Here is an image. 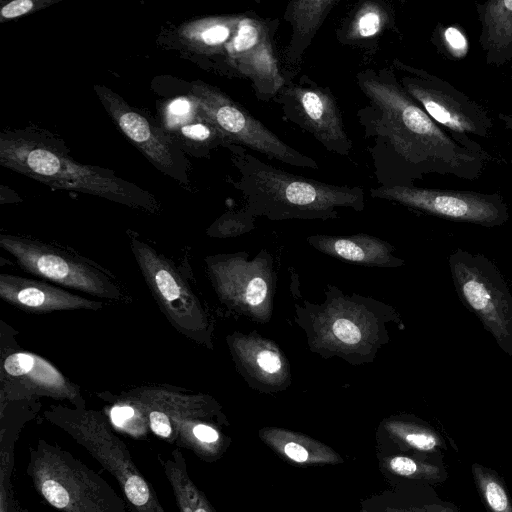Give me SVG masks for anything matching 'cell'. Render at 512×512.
Segmentation results:
<instances>
[{"mask_svg": "<svg viewBox=\"0 0 512 512\" xmlns=\"http://www.w3.org/2000/svg\"><path fill=\"white\" fill-rule=\"evenodd\" d=\"M3 368L9 376L24 380L32 393L67 399L75 407L84 406L78 387L40 356L26 352L10 354L5 358Z\"/></svg>", "mask_w": 512, "mask_h": 512, "instance_id": "ffe728a7", "label": "cell"}, {"mask_svg": "<svg viewBox=\"0 0 512 512\" xmlns=\"http://www.w3.org/2000/svg\"><path fill=\"white\" fill-rule=\"evenodd\" d=\"M307 242L316 250L342 261L367 267L398 268L404 260L394 255V247L368 234L350 236L311 235Z\"/></svg>", "mask_w": 512, "mask_h": 512, "instance_id": "d6986e66", "label": "cell"}, {"mask_svg": "<svg viewBox=\"0 0 512 512\" xmlns=\"http://www.w3.org/2000/svg\"><path fill=\"white\" fill-rule=\"evenodd\" d=\"M434 485L399 480L393 490L381 495L380 504H365L362 512H462L457 505L442 499Z\"/></svg>", "mask_w": 512, "mask_h": 512, "instance_id": "cb8c5ba5", "label": "cell"}, {"mask_svg": "<svg viewBox=\"0 0 512 512\" xmlns=\"http://www.w3.org/2000/svg\"><path fill=\"white\" fill-rule=\"evenodd\" d=\"M284 118L306 131L328 152L348 156L352 150L340 107L332 91L307 76L286 81L274 96Z\"/></svg>", "mask_w": 512, "mask_h": 512, "instance_id": "9a60e30c", "label": "cell"}, {"mask_svg": "<svg viewBox=\"0 0 512 512\" xmlns=\"http://www.w3.org/2000/svg\"><path fill=\"white\" fill-rule=\"evenodd\" d=\"M35 5L36 2L31 0H14L2 7L1 17L4 19H11L25 15L32 11Z\"/></svg>", "mask_w": 512, "mask_h": 512, "instance_id": "e575fe53", "label": "cell"}, {"mask_svg": "<svg viewBox=\"0 0 512 512\" xmlns=\"http://www.w3.org/2000/svg\"><path fill=\"white\" fill-rule=\"evenodd\" d=\"M272 34L266 22L242 16L231 45L233 68L251 80L261 99L274 98L286 82L273 51Z\"/></svg>", "mask_w": 512, "mask_h": 512, "instance_id": "2e32d148", "label": "cell"}, {"mask_svg": "<svg viewBox=\"0 0 512 512\" xmlns=\"http://www.w3.org/2000/svg\"><path fill=\"white\" fill-rule=\"evenodd\" d=\"M0 297L15 308L35 314L99 310L104 305L55 285L4 273L0 274Z\"/></svg>", "mask_w": 512, "mask_h": 512, "instance_id": "ac0fdd59", "label": "cell"}, {"mask_svg": "<svg viewBox=\"0 0 512 512\" xmlns=\"http://www.w3.org/2000/svg\"><path fill=\"white\" fill-rule=\"evenodd\" d=\"M392 9L382 1L361 2L337 30L338 41L356 47H372L393 25Z\"/></svg>", "mask_w": 512, "mask_h": 512, "instance_id": "484cf974", "label": "cell"}, {"mask_svg": "<svg viewBox=\"0 0 512 512\" xmlns=\"http://www.w3.org/2000/svg\"><path fill=\"white\" fill-rule=\"evenodd\" d=\"M193 107L190 100L178 98L172 101L167 108L168 123L174 126L192 116Z\"/></svg>", "mask_w": 512, "mask_h": 512, "instance_id": "836d02e7", "label": "cell"}, {"mask_svg": "<svg viewBox=\"0 0 512 512\" xmlns=\"http://www.w3.org/2000/svg\"><path fill=\"white\" fill-rule=\"evenodd\" d=\"M96 90L124 134L162 169L173 168L174 163L167 143L156 134L148 121L105 88L97 87Z\"/></svg>", "mask_w": 512, "mask_h": 512, "instance_id": "7402d4cb", "label": "cell"}, {"mask_svg": "<svg viewBox=\"0 0 512 512\" xmlns=\"http://www.w3.org/2000/svg\"><path fill=\"white\" fill-rule=\"evenodd\" d=\"M205 263L211 284L227 308L256 321L269 320L276 274L268 252L252 260L247 252L219 254L207 257Z\"/></svg>", "mask_w": 512, "mask_h": 512, "instance_id": "7c38bea8", "label": "cell"}, {"mask_svg": "<svg viewBox=\"0 0 512 512\" xmlns=\"http://www.w3.org/2000/svg\"><path fill=\"white\" fill-rule=\"evenodd\" d=\"M254 219L255 217L245 209L229 214L215 223L216 228H214L213 235L228 237L249 232L254 228Z\"/></svg>", "mask_w": 512, "mask_h": 512, "instance_id": "1f68e13d", "label": "cell"}, {"mask_svg": "<svg viewBox=\"0 0 512 512\" xmlns=\"http://www.w3.org/2000/svg\"><path fill=\"white\" fill-rule=\"evenodd\" d=\"M227 343L239 374L251 388L271 393L290 386V366L276 343L256 331L235 332L227 336Z\"/></svg>", "mask_w": 512, "mask_h": 512, "instance_id": "e0dca14e", "label": "cell"}, {"mask_svg": "<svg viewBox=\"0 0 512 512\" xmlns=\"http://www.w3.org/2000/svg\"><path fill=\"white\" fill-rule=\"evenodd\" d=\"M381 467L397 480L426 482L432 485L445 482L448 470L443 455H428L411 452L385 456Z\"/></svg>", "mask_w": 512, "mask_h": 512, "instance_id": "f1b7e54d", "label": "cell"}, {"mask_svg": "<svg viewBox=\"0 0 512 512\" xmlns=\"http://www.w3.org/2000/svg\"><path fill=\"white\" fill-rule=\"evenodd\" d=\"M240 173L236 187L243 194L245 210L269 220H328L339 209L361 212L365 193L361 187L339 186L309 179L279 169L230 144Z\"/></svg>", "mask_w": 512, "mask_h": 512, "instance_id": "7a4b0ae2", "label": "cell"}, {"mask_svg": "<svg viewBox=\"0 0 512 512\" xmlns=\"http://www.w3.org/2000/svg\"><path fill=\"white\" fill-rule=\"evenodd\" d=\"M0 246L30 274L103 300L131 301L109 270L76 252L12 235H1Z\"/></svg>", "mask_w": 512, "mask_h": 512, "instance_id": "9c48e42d", "label": "cell"}, {"mask_svg": "<svg viewBox=\"0 0 512 512\" xmlns=\"http://www.w3.org/2000/svg\"><path fill=\"white\" fill-rule=\"evenodd\" d=\"M0 160L3 166L53 187L92 193L129 205L151 207L136 197L135 190H130L122 180L76 163L36 140L23 136H2Z\"/></svg>", "mask_w": 512, "mask_h": 512, "instance_id": "52a82bcc", "label": "cell"}, {"mask_svg": "<svg viewBox=\"0 0 512 512\" xmlns=\"http://www.w3.org/2000/svg\"><path fill=\"white\" fill-rule=\"evenodd\" d=\"M448 266L462 304L512 358V294L498 267L483 254L461 248L448 256Z\"/></svg>", "mask_w": 512, "mask_h": 512, "instance_id": "30bf717a", "label": "cell"}, {"mask_svg": "<svg viewBox=\"0 0 512 512\" xmlns=\"http://www.w3.org/2000/svg\"><path fill=\"white\" fill-rule=\"evenodd\" d=\"M26 474L37 493L62 512H130L104 478L57 444L39 439L30 447Z\"/></svg>", "mask_w": 512, "mask_h": 512, "instance_id": "277c9868", "label": "cell"}, {"mask_svg": "<svg viewBox=\"0 0 512 512\" xmlns=\"http://www.w3.org/2000/svg\"><path fill=\"white\" fill-rule=\"evenodd\" d=\"M131 251L152 297L181 334L212 349L213 323L184 274L161 252L130 236Z\"/></svg>", "mask_w": 512, "mask_h": 512, "instance_id": "8fae6325", "label": "cell"}, {"mask_svg": "<svg viewBox=\"0 0 512 512\" xmlns=\"http://www.w3.org/2000/svg\"><path fill=\"white\" fill-rule=\"evenodd\" d=\"M471 472L479 495L489 512H512V499L497 471L473 463Z\"/></svg>", "mask_w": 512, "mask_h": 512, "instance_id": "f546056e", "label": "cell"}, {"mask_svg": "<svg viewBox=\"0 0 512 512\" xmlns=\"http://www.w3.org/2000/svg\"><path fill=\"white\" fill-rule=\"evenodd\" d=\"M159 461L179 512H216L205 493L190 478L186 459L179 448L173 449L168 458L159 457Z\"/></svg>", "mask_w": 512, "mask_h": 512, "instance_id": "83f0119b", "label": "cell"}, {"mask_svg": "<svg viewBox=\"0 0 512 512\" xmlns=\"http://www.w3.org/2000/svg\"><path fill=\"white\" fill-rule=\"evenodd\" d=\"M356 84L366 99L356 112L379 187H413L427 175L479 178L487 158L471 152L405 92L391 67L365 69Z\"/></svg>", "mask_w": 512, "mask_h": 512, "instance_id": "6da1fadb", "label": "cell"}, {"mask_svg": "<svg viewBox=\"0 0 512 512\" xmlns=\"http://www.w3.org/2000/svg\"><path fill=\"white\" fill-rule=\"evenodd\" d=\"M9 512H15V511H14V507H13V508L11 509V511H9Z\"/></svg>", "mask_w": 512, "mask_h": 512, "instance_id": "8d00e7d4", "label": "cell"}, {"mask_svg": "<svg viewBox=\"0 0 512 512\" xmlns=\"http://www.w3.org/2000/svg\"><path fill=\"white\" fill-rule=\"evenodd\" d=\"M498 118L505 129L512 134V114L498 113Z\"/></svg>", "mask_w": 512, "mask_h": 512, "instance_id": "d590c367", "label": "cell"}, {"mask_svg": "<svg viewBox=\"0 0 512 512\" xmlns=\"http://www.w3.org/2000/svg\"><path fill=\"white\" fill-rule=\"evenodd\" d=\"M391 68L405 92L462 146L488 158L470 135L488 138L493 121L488 111L448 81L428 71L393 59Z\"/></svg>", "mask_w": 512, "mask_h": 512, "instance_id": "ba28073f", "label": "cell"}, {"mask_svg": "<svg viewBox=\"0 0 512 512\" xmlns=\"http://www.w3.org/2000/svg\"><path fill=\"white\" fill-rule=\"evenodd\" d=\"M432 41L441 53L452 60L463 59L469 49L466 34L457 25L437 26Z\"/></svg>", "mask_w": 512, "mask_h": 512, "instance_id": "4dcf8cb0", "label": "cell"}, {"mask_svg": "<svg viewBox=\"0 0 512 512\" xmlns=\"http://www.w3.org/2000/svg\"><path fill=\"white\" fill-rule=\"evenodd\" d=\"M118 404L133 409L124 425L147 424L158 437L193 452L203 460V435L208 425L227 424L220 405L207 395H188L168 387H140L124 393Z\"/></svg>", "mask_w": 512, "mask_h": 512, "instance_id": "8992f818", "label": "cell"}, {"mask_svg": "<svg viewBox=\"0 0 512 512\" xmlns=\"http://www.w3.org/2000/svg\"><path fill=\"white\" fill-rule=\"evenodd\" d=\"M193 98L206 121L233 144L246 146L272 160L297 168L318 169L317 161L294 149L220 90L198 85Z\"/></svg>", "mask_w": 512, "mask_h": 512, "instance_id": "4fadbf2b", "label": "cell"}, {"mask_svg": "<svg viewBox=\"0 0 512 512\" xmlns=\"http://www.w3.org/2000/svg\"><path fill=\"white\" fill-rule=\"evenodd\" d=\"M260 439L278 455L299 465H326L343 462L331 447L304 434L278 427H264Z\"/></svg>", "mask_w": 512, "mask_h": 512, "instance_id": "603a6c76", "label": "cell"}, {"mask_svg": "<svg viewBox=\"0 0 512 512\" xmlns=\"http://www.w3.org/2000/svg\"><path fill=\"white\" fill-rule=\"evenodd\" d=\"M339 0H299L287 5L283 18L292 26V36L285 50L288 64L300 61L319 28Z\"/></svg>", "mask_w": 512, "mask_h": 512, "instance_id": "d4e9b609", "label": "cell"}, {"mask_svg": "<svg viewBox=\"0 0 512 512\" xmlns=\"http://www.w3.org/2000/svg\"><path fill=\"white\" fill-rule=\"evenodd\" d=\"M480 23L479 45L489 66L512 61V0L475 3Z\"/></svg>", "mask_w": 512, "mask_h": 512, "instance_id": "44dd1931", "label": "cell"}, {"mask_svg": "<svg viewBox=\"0 0 512 512\" xmlns=\"http://www.w3.org/2000/svg\"><path fill=\"white\" fill-rule=\"evenodd\" d=\"M295 311L312 352L352 365L371 363L390 340L389 323L401 324L393 307L332 285H327L322 303L304 301L295 304Z\"/></svg>", "mask_w": 512, "mask_h": 512, "instance_id": "3957f363", "label": "cell"}, {"mask_svg": "<svg viewBox=\"0 0 512 512\" xmlns=\"http://www.w3.org/2000/svg\"><path fill=\"white\" fill-rule=\"evenodd\" d=\"M370 196L454 222L487 228L504 225L509 210L497 192L413 187H376Z\"/></svg>", "mask_w": 512, "mask_h": 512, "instance_id": "5bb4252c", "label": "cell"}, {"mask_svg": "<svg viewBox=\"0 0 512 512\" xmlns=\"http://www.w3.org/2000/svg\"><path fill=\"white\" fill-rule=\"evenodd\" d=\"M45 418L82 446L117 481L130 512H166L153 486L134 463L128 447L105 417L84 406H51Z\"/></svg>", "mask_w": 512, "mask_h": 512, "instance_id": "5b68a950", "label": "cell"}, {"mask_svg": "<svg viewBox=\"0 0 512 512\" xmlns=\"http://www.w3.org/2000/svg\"><path fill=\"white\" fill-rule=\"evenodd\" d=\"M382 427L399 448L406 451L443 455L447 445L444 438L428 423L412 415H397L385 419Z\"/></svg>", "mask_w": 512, "mask_h": 512, "instance_id": "4316f807", "label": "cell"}, {"mask_svg": "<svg viewBox=\"0 0 512 512\" xmlns=\"http://www.w3.org/2000/svg\"><path fill=\"white\" fill-rule=\"evenodd\" d=\"M182 134L195 141H208L212 140L214 136L225 137L217 128L211 124L195 123L188 124L181 128ZM226 138V137H225ZM229 140V139H228Z\"/></svg>", "mask_w": 512, "mask_h": 512, "instance_id": "d6a6232c", "label": "cell"}]
</instances>
